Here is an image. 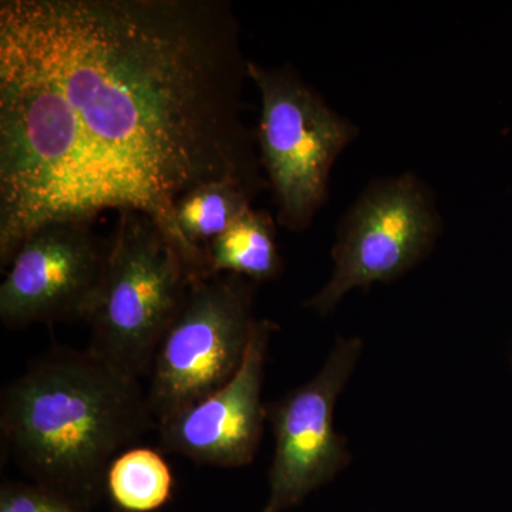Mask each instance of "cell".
Returning a JSON list of instances; mask_svg holds the SVG:
<instances>
[{"mask_svg":"<svg viewBox=\"0 0 512 512\" xmlns=\"http://www.w3.org/2000/svg\"><path fill=\"white\" fill-rule=\"evenodd\" d=\"M248 63L225 0H2V269L40 227L133 211L207 276L175 208L205 184L269 187Z\"/></svg>","mask_w":512,"mask_h":512,"instance_id":"6da1fadb","label":"cell"},{"mask_svg":"<svg viewBox=\"0 0 512 512\" xmlns=\"http://www.w3.org/2000/svg\"><path fill=\"white\" fill-rule=\"evenodd\" d=\"M0 512H90V508L35 483L6 480L0 487Z\"/></svg>","mask_w":512,"mask_h":512,"instance_id":"4fadbf2b","label":"cell"},{"mask_svg":"<svg viewBox=\"0 0 512 512\" xmlns=\"http://www.w3.org/2000/svg\"><path fill=\"white\" fill-rule=\"evenodd\" d=\"M205 255L210 275H238L258 284L281 274L275 222L252 207L205 247Z\"/></svg>","mask_w":512,"mask_h":512,"instance_id":"30bf717a","label":"cell"},{"mask_svg":"<svg viewBox=\"0 0 512 512\" xmlns=\"http://www.w3.org/2000/svg\"><path fill=\"white\" fill-rule=\"evenodd\" d=\"M110 245L86 222H55L20 245L0 285V319L9 329L87 320Z\"/></svg>","mask_w":512,"mask_h":512,"instance_id":"ba28073f","label":"cell"},{"mask_svg":"<svg viewBox=\"0 0 512 512\" xmlns=\"http://www.w3.org/2000/svg\"><path fill=\"white\" fill-rule=\"evenodd\" d=\"M362 352V339H336L318 375L266 407L275 450L261 512L291 510L349 466L348 441L335 429V409Z\"/></svg>","mask_w":512,"mask_h":512,"instance_id":"52a82bcc","label":"cell"},{"mask_svg":"<svg viewBox=\"0 0 512 512\" xmlns=\"http://www.w3.org/2000/svg\"><path fill=\"white\" fill-rule=\"evenodd\" d=\"M86 322L89 350L133 379L150 376L158 346L197 281L164 229L121 212Z\"/></svg>","mask_w":512,"mask_h":512,"instance_id":"3957f363","label":"cell"},{"mask_svg":"<svg viewBox=\"0 0 512 512\" xmlns=\"http://www.w3.org/2000/svg\"><path fill=\"white\" fill-rule=\"evenodd\" d=\"M156 427L147 392L92 350L59 348L5 386L6 453L32 483L90 508L111 463Z\"/></svg>","mask_w":512,"mask_h":512,"instance_id":"7a4b0ae2","label":"cell"},{"mask_svg":"<svg viewBox=\"0 0 512 512\" xmlns=\"http://www.w3.org/2000/svg\"><path fill=\"white\" fill-rule=\"evenodd\" d=\"M255 286L232 274L192 282L151 367L146 392L157 426L237 375L256 320Z\"/></svg>","mask_w":512,"mask_h":512,"instance_id":"5b68a950","label":"cell"},{"mask_svg":"<svg viewBox=\"0 0 512 512\" xmlns=\"http://www.w3.org/2000/svg\"><path fill=\"white\" fill-rule=\"evenodd\" d=\"M261 96L256 141L278 222L293 232L311 227L328 201L330 171L359 128L336 113L291 67L248 63Z\"/></svg>","mask_w":512,"mask_h":512,"instance_id":"277c9868","label":"cell"},{"mask_svg":"<svg viewBox=\"0 0 512 512\" xmlns=\"http://www.w3.org/2000/svg\"><path fill=\"white\" fill-rule=\"evenodd\" d=\"M174 478L160 453L153 448L131 447L111 463L106 493L119 510L153 512L168 503Z\"/></svg>","mask_w":512,"mask_h":512,"instance_id":"8fae6325","label":"cell"},{"mask_svg":"<svg viewBox=\"0 0 512 512\" xmlns=\"http://www.w3.org/2000/svg\"><path fill=\"white\" fill-rule=\"evenodd\" d=\"M255 195L234 183L201 185L175 208L178 231L194 247L204 249L252 207Z\"/></svg>","mask_w":512,"mask_h":512,"instance_id":"7c38bea8","label":"cell"},{"mask_svg":"<svg viewBox=\"0 0 512 512\" xmlns=\"http://www.w3.org/2000/svg\"><path fill=\"white\" fill-rule=\"evenodd\" d=\"M440 229L433 195L416 175L375 181L340 221L332 275L306 308L329 315L349 292L400 278L429 256Z\"/></svg>","mask_w":512,"mask_h":512,"instance_id":"8992f818","label":"cell"},{"mask_svg":"<svg viewBox=\"0 0 512 512\" xmlns=\"http://www.w3.org/2000/svg\"><path fill=\"white\" fill-rule=\"evenodd\" d=\"M278 325L256 319L237 375L158 424L160 446L200 466L239 468L254 461L264 436L268 410L262 402L266 355Z\"/></svg>","mask_w":512,"mask_h":512,"instance_id":"9c48e42d","label":"cell"}]
</instances>
